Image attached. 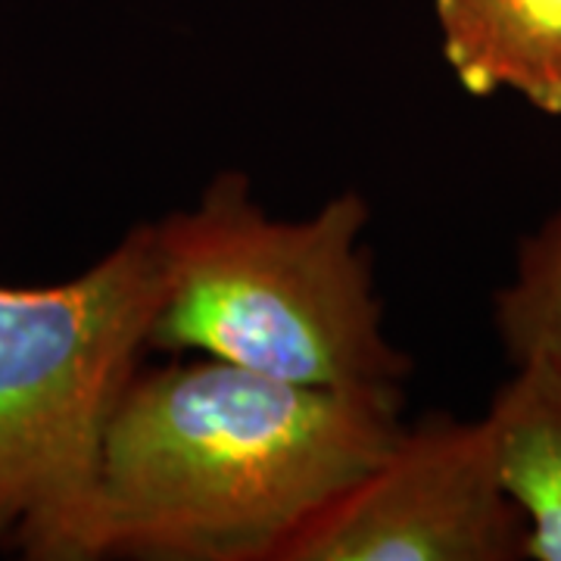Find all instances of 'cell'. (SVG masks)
Masks as SVG:
<instances>
[{
    "label": "cell",
    "mask_w": 561,
    "mask_h": 561,
    "mask_svg": "<svg viewBox=\"0 0 561 561\" xmlns=\"http://www.w3.org/2000/svg\"><path fill=\"white\" fill-rule=\"evenodd\" d=\"M402 390H331L219 359L140 365L106 424L69 561H272L400 437Z\"/></svg>",
    "instance_id": "1"
},
{
    "label": "cell",
    "mask_w": 561,
    "mask_h": 561,
    "mask_svg": "<svg viewBox=\"0 0 561 561\" xmlns=\"http://www.w3.org/2000/svg\"><path fill=\"white\" fill-rule=\"evenodd\" d=\"M365 225L362 194H337L306 219H272L247 175L225 172L194 206L153 221L150 350L306 387L402 390L412 362L383 334Z\"/></svg>",
    "instance_id": "2"
},
{
    "label": "cell",
    "mask_w": 561,
    "mask_h": 561,
    "mask_svg": "<svg viewBox=\"0 0 561 561\" xmlns=\"http://www.w3.org/2000/svg\"><path fill=\"white\" fill-rule=\"evenodd\" d=\"M153 221L54 287L0 284V542L69 561L106 424L150 353Z\"/></svg>",
    "instance_id": "3"
},
{
    "label": "cell",
    "mask_w": 561,
    "mask_h": 561,
    "mask_svg": "<svg viewBox=\"0 0 561 561\" xmlns=\"http://www.w3.org/2000/svg\"><path fill=\"white\" fill-rule=\"evenodd\" d=\"M527 524L505 493L486 421L424 415L272 561H522Z\"/></svg>",
    "instance_id": "4"
},
{
    "label": "cell",
    "mask_w": 561,
    "mask_h": 561,
    "mask_svg": "<svg viewBox=\"0 0 561 561\" xmlns=\"http://www.w3.org/2000/svg\"><path fill=\"white\" fill-rule=\"evenodd\" d=\"M443 57L474 98L518 94L561 116V0H434Z\"/></svg>",
    "instance_id": "5"
},
{
    "label": "cell",
    "mask_w": 561,
    "mask_h": 561,
    "mask_svg": "<svg viewBox=\"0 0 561 561\" xmlns=\"http://www.w3.org/2000/svg\"><path fill=\"white\" fill-rule=\"evenodd\" d=\"M496 471L527 524L524 559L561 561V365L527 359L486 409Z\"/></svg>",
    "instance_id": "6"
},
{
    "label": "cell",
    "mask_w": 561,
    "mask_h": 561,
    "mask_svg": "<svg viewBox=\"0 0 561 561\" xmlns=\"http://www.w3.org/2000/svg\"><path fill=\"white\" fill-rule=\"evenodd\" d=\"M493 324L512 365H561V203L515 256V275L493 300Z\"/></svg>",
    "instance_id": "7"
}]
</instances>
